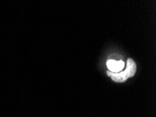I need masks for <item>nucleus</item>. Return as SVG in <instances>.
Segmentation results:
<instances>
[{"label": "nucleus", "instance_id": "2", "mask_svg": "<svg viewBox=\"0 0 156 117\" xmlns=\"http://www.w3.org/2000/svg\"><path fill=\"white\" fill-rule=\"evenodd\" d=\"M106 65L110 71L113 73H118L121 71L124 68L125 63L122 60L115 61L113 60H109L106 63Z\"/></svg>", "mask_w": 156, "mask_h": 117}, {"label": "nucleus", "instance_id": "1", "mask_svg": "<svg viewBox=\"0 0 156 117\" xmlns=\"http://www.w3.org/2000/svg\"><path fill=\"white\" fill-rule=\"evenodd\" d=\"M136 65L135 62L132 58H129L127 61V68L123 71L113 73L108 71L107 75L109 76L113 82L116 83H123L127 79L132 77L136 73Z\"/></svg>", "mask_w": 156, "mask_h": 117}]
</instances>
